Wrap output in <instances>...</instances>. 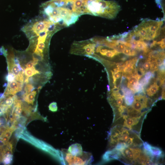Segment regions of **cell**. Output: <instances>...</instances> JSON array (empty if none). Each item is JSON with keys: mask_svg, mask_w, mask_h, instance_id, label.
<instances>
[{"mask_svg": "<svg viewBox=\"0 0 165 165\" xmlns=\"http://www.w3.org/2000/svg\"><path fill=\"white\" fill-rule=\"evenodd\" d=\"M109 138V150L120 144L127 147H141L143 145L140 134L129 130L121 125H113L110 131Z\"/></svg>", "mask_w": 165, "mask_h": 165, "instance_id": "1", "label": "cell"}, {"mask_svg": "<svg viewBox=\"0 0 165 165\" xmlns=\"http://www.w3.org/2000/svg\"><path fill=\"white\" fill-rule=\"evenodd\" d=\"M86 8L87 14L109 19L114 18L120 9L116 2L104 0H88Z\"/></svg>", "mask_w": 165, "mask_h": 165, "instance_id": "2", "label": "cell"}, {"mask_svg": "<svg viewBox=\"0 0 165 165\" xmlns=\"http://www.w3.org/2000/svg\"><path fill=\"white\" fill-rule=\"evenodd\" d=\"M162 24L161 21L144 20L130 33L135 39L151 40L159 35Z\"/></svg>", "mask_w": 165, "mask_h": 165, "instance_id": "3", "label": "cell"}, {"mask_svg": "<svg viewBox=\"0 0 165 165\" xmlns=\"http://www.w3.org/2000/svg\"><path fill=\"white\" fill-rule=\"evenodd\" d=\"M61 154L63 161L69 165H84L89 164L92 160V155L89 152H85L82 155L74 156L71 154L68 150H62Z\"/></svg>", "mask_w": 165, "mask_h": 165, "instance_id": "4", "label": "cell"}, {"mask_svg": "<svg viewBox=\"0 0 165 165\" xmlns=\"http://www.w3.org/2000/svg\"><path fill=\"white\" fill-rule=\"evenodd\" d=\"M18 138L22 139L36 147L47 152L50 146L42 141L34 138L25 130L21 132Z\"/></svg>", "mask_w": 165, "mask_h": 165, "instance_id": "5", "label": "cell"}, {"mask_svg": "<svg viewBox=\"0 0 165 165\" xmlns=\"http://www.w3.org/2000/svg\"><path fill=\"white\" fill-rule=\"evenodd\" d=\"M88 0H75L73 2V13L79 16L86 14V5Z\"/></svg>", "mask_w": 165, "mask_h": 165, "instance_id": "6", "label": "cell"}, {"mask_svg": "<svg viewBox=\"0 0 165 165\" xmlns=\"http://www.w3.org/2000/svg\"><path fill=\"white\" fill-rule=\"evenodd\" d=\"M23 84L19 82L16 80L8 82L7 87L3 95H14L16 93L20 91L22 89Z\"/></svg>", "mask_w": 165, "mask_h": 165, "instance_id": "7", "label": "cell"}, {"mask_svg": "<svg viewBox=\"0 0 165 165\" xmlns=\"http://www.w3.org/2000/svg\"><path fill=\"white\" fill-rule=\"evenodd\" d=\"M121 156L119 151L113 148L106 152L103 156V159L105 161H108L112 160H119Z\"/></svg>", "mask_w": 165, "mask_h": 165, "instance_id": "8", "label": "cell"}, {"mask_svg": "<svg viewBox=\"0 0 165 165\" xmlns=\"http://www.w3.org/2000/svg\"><path fill=\"white\" fill-rule=\"evenodd\" d=\"M68 150L71 154L74 156H81L84 152L82 151L80 145L78 144L72 145L69 147Z\"/></svg>", "mask_w": 165, "mask_h": 165, "instance_id": "9", "label": "cell"}, {"mask_svg": "<svg viewBox=\"0 0 165 165\" xmlns=\"http://www.w3.org/2000/svg\"><path fill=\"white\" fill-rule=\"evenodd\" d=\"M36 94V91H32L31 93L28 94L24 97V101L28 104L33 105Z\"/></svg>", "mask_w": 165, "mask_h": 165, "instance_id": "10", "label": "cell"}, {"mask_svg": "<svg viewBox=\"0 0 165 165\" xmlns=\"http://www.w3.org/2000/svg\"><path fill=\"white\" fill-rule=\"evenodd\" d=\"M159 87L157 83L154 82L147 90L146 92L147 95L149 96H153L156 93L159 89Z\"/></svg>", "mask_w": 165, "mask_h": 165, "instance_id": "11", "label": "cell"}, {"mask_svg": "<svg viewBox=\"0 0 165 165\" xmlns=\"http://www.w3.org/2000/svg\"><path fill=\"white\" fill-rule=\"evenodd\" d=\"M24 74L27 77H29L37 74H40V72L36 70L35 67L31 68H26L24 70Z\"/></svg>", "mask_w": 165, "mask_h": 165, "instance_id": "12", "label": "cell"}, {"mask_svg": "<svg viewBox=\"0 0 165 165\" xmlns=\"http://www.w3.org/2000/svg\"><path fill=\"white\" fill-rule=\"evenodd\" d=\"M127 78L128 79L127 86L131 90L133 86L138 82V79L135 76Z\"/></svg>", "mask_w": 165, "mask_h": 165, "instance_id": "13", "label": "cell"}, {"mask_svg": "<svg viewBox=\"0 0 165 165\" xmlns=\"http://www.w3.org/2000/svg\"><path fill=\"white\" fill-rule=\"evenodd\" d=\"M13 155L12 154H9L4 155L2 156V161L5 165L10 164L12 160Z\"/></svg>", "mask_w": 165, "mask_h": 165, "instance_id": "14", "label": "cell"}, {"mask_svg": "<svg viewBox=\"0 0 165 165\" xmlns=\"http://www.w3.org/2000/svg\"><path fill=\"white\" fill-rule=\"evenodd\" d=\"M34 89V87L33 85L30 84H28L25 86L24 88V90L26 93L23 95V97L25 96L28 94L30 93Z\"/></svg>", "mask_w": 165, "mask_h": 165, "instance_id": "15", "label": "cell"}, {"mask_svg": "<svg viewBox=\"0 0 165 165\" xmlns=\"http://www.w3.org/2000/svg\"><path fill=\"white\" fill-rule=\"evenodd\" d=\"M49 110L52 112H55L57 110V104L56 102L51 103L49 106Z\"/></svg>", "mask_w": 165, "mask_h": 165, "instance_id": "16", "label": "cell"}, {"mask_svg": "<svg viewBox=\"0 0 165 165\" xmlns=\"http://www.w3.org/2000/svg\"><path fill=\"white\" fill-rule=\"evenodd\" d=\"M112 78L113 80V83L115 84L116 79L119 78L121 76V74L119 72H114L112 71Z\"/></svg>", "mask_w": 165, "mask_h": 165, "instance_id": "17", "label": "cell"}, {"mask_svg": "<svg viewBox=\"0 0 165 165\" xmlns=\"http://www.w3.org/2000/svg\"><path fill=\"white\" fill-rule=\"evenodd\" d=\"M151 62L150 61V58H149L148 60L145 62L144 65L143 67L146 70H148L151 68Z\"/></svg>", "mask_w": 165, "mask_h": 165, "instance_id": "18", "label": "cell"}, {"mask_svg": "<svg viewBox=\"0 0 165 165\" xmlns=\"http://www.w3.org/2000/svg\"><path fill=\"white\" fill-rule=\"evenodd\" d=\"M149 80H147L144 77L140 81L139 83L143 87L148 84L149 82Z\"/></svg>", "mask_w": 165, "mask_h": 165, "instance_id": "19", "label": "cell"}, {"mask_svg": "<svg viewBox=\"0 0 165 165\" xmlns=\"http://www.w3.org/2000/svg\"><path fill=\"white\" fill-rule=\"evenodd\" d=\"M154 76V74L151 72H147L145 75L144 78L147 80H149L152 78Z\"/></svg>", "mask_w": 165, "mask_h": 165, "instance_id": "20", "label": "cell"}, {"mask_svg": "<svg viewBox=\"0 0 165 165\" xmlns=\"http://www.w3.org/2000/svg\"><path fill=\"white\" fill-rule=\"evenodd\" d=\"M6 79L8 82H11L15 80V77L11 73L9 72L8 75L6 76Z\"/></svg>", "mask_w": 165, "mask_h": 165, "instance_id": "21", "label": "cell"}, {"mask_svg": "<svg viewBox=\"0 0 165 165\" xmlns=\"http://www.w3.org/2000/svg\"><path fill=\"white\" fill-rule=\"evenodd\" d=\"M35 64L33 60L29 61L26 64V68H31L34 67Z\"/></svg>", "mask_w": 165, "mask_h": 165, "instance_id": "22", "label": "cell"}, {"mask_svg": "<svg viewBox=\"0 0 165 165\" xmlns=\"http://www.w3.org/2000/svg\"><path fill=\"white\" fill-rule=\"evenodd\" d=\"M75 0H65V2L66 3L68 2H73Z\"/></svg>", "mask_w": 165, "mask_h": 165, "instance_id": "23", "label": "cell"}, {"mask_svg": "<svg viewBox=\"0 0 165 165\" xmlns=\"http://www.w3.org/2000/svg\"><path fill=\"white\" fill-rule=\"evenodd\" d=\"M1 121H0V126L1 125Z\"/></svg>", "mask_w": 165, "mask_h": 165, "instance_id": "24", "label": "cell"}, {"mask_svg": "<svg viewBox=\"0 0 165 165\" xmlns=\"http://www.w3.org/2000/svg\"><path fill=\"white\" fill-rule=\"evenodd\" d=\"M61 0L64 1H65V0Z\"/></svg>", "mask_w": 165, "mask_h": 165, "instance_id": "25", "label": "cell"}]
</instances>
